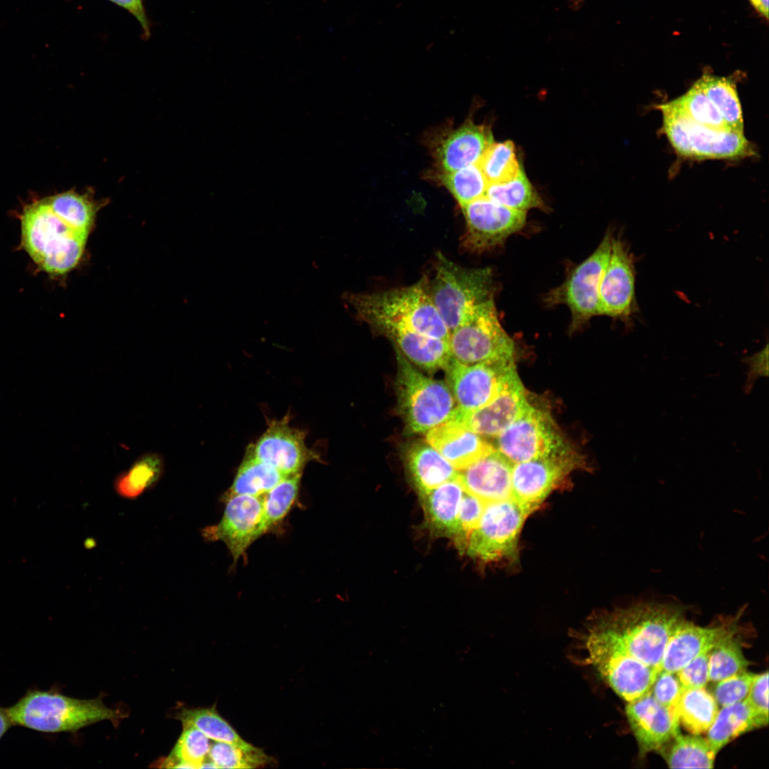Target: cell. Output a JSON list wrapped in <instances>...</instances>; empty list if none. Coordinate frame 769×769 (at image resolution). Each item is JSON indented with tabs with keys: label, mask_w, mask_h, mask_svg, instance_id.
Returning <instances> with one entry per match:
<instances>
[{
	"label": "cell",
	"mask_w": 769,
	"mask_h": 769,
	"mask_svg": "<svg viewBox=\"0 0 769 769\" xmlns=\"http://www.w3.org/2000/svg\"><path fill=\"white\" fill-rule=\"evenodd\" d=\"M684 620L679 607L655 602L597 612L570 632V660L622 654L660 671L667 642Z\"/></svg>",
	"instance_id": "cell-1"
},
{
	"label": "cell",
	"mask_w": 769,
	"mask_h": 769,
	"mask_svg": "<svg viewBox=\"0 0 769 769\" xmlns=\"http://www.w3.org/2000/svg\"><path fill=\"white\" fill-rule=\"evenodd\" d=\"M427 278L417 283L374 293H346L343 299L356 317L372 329L402 328L449 341L450 332L427 289Z\"/></svg>",
	"instance_id": "cell-2"
},
{
	"label": "cell",
	"mask_w": 769,
	"mask_h": 769,
	"mask_svg": "<svg viewBox=\"0 0 769 769\" xmlns=\"http://www.w3.org/2000/svg\"><path fill=\"white\" fill-rule=\"evenodd\" d=\"M6 711L14 725L46 733L75 732L104 720L117 725L125 716L101 699H78L56 689H29Z\"/></svg>",
	"instance_id": "cell-3"
},
{
	"label": "cell",
	"mask_w": 769,
	"mask_h": 769,
	"mask_svg": "<svg viewBox=\"0 0 769 769\" xmlns=\"http://www.w3.org/2000/svg\"><path fill=\"white\" fill-rule=\"evenodd\" d=\"M87 238L57 216L46 198L23 209L22 245L35 263L50 275L73 270L83 254Z\"/></svg>",
	"instance_id": "cell-4"
},
{
	"label": "cell",
	"mask_w": 769,
	"mask_h": 769,
	"mask_svg": "<svg viewBox=\"0 0 769 769\" xmlns=\"http://www.w3.org/2000/svg\"><path fill=\"white\" fill-rule=\"evenodd\" d=\"M395 350L396 393L399 411L407 431L425 433L447 422L456 407L449 386L426 376Z\"/></svg>",
	"instance_id": "cell-5"
},
{
	"label": "cell",
	"mask_w": 769,
	"mask_h": 769,
	"mask_svg": "<svg viewBox=\"0 0 769 769\" xmlns=\"http://www.w3.org/2000/svg\"><path fill=\"white\" fill-rule=\"evenodd\" d=\"M428 294L451 333L478 305L493 298L489 268L462 267L438 253Z\"/></svg>",
	"instance_id": "cell-6"
},
{
	"label": "cell",
	"mask_w": 769,
	"mask_h": 769,
	"mask_svg": "<svg viewBox=\"0 0 769 769\" xmlns=\"http://www.w3.org/2000/svg\"><path fill=\"white\" fill-rule=\"evenodd\" d=\"M663 130L676 152L683 157L704 159H738L753 155L743 132L717 129L694 122L669 102L659 105Z\"/></svg>",
	"instance_id": "cell-7"
},
{
	"label": "cell",
	"mask_w": 769,
	"mask_h": 769,
	"mask_svg": "<svg viewBox=\"0 0 769 769\" xmlns=\"http://www.w3.org/2000/svg\"><path fill=\"white\" fill-rule=\"evenodd\" d=\"M449 345L452 358L463 364L513 361L514 343L499 322L493 298L450 333Z\"/></svg>",
	"instance_id": "cell-8"
},
{
	"label": "cell",
	"mask_w": 769,
	"mask_h": 769,
	"mask_svg": "<svg viewBox=\"0 0 769 769\" xmlns=\"http://www.w3.org/2000/svg\"><path fill=\"white\" fill-rule=\"evenodd\" d=\"M529 516L513 498L486 503L465 551L483 563L517 560L520 533Z\"/></svg>",
	"instance_id": "cell-9"
},
{
	"label": "cell",
	"mask_w": 769,
	"mask_h": 769,
	"mask_svg": "<svg viewBox=\"0 0 769 769\" xmlns=\"http://www.w3.org/2000/svg\"><path fill=\"white\" fill-rule=\"evenodd\" d=\"M493 447L512 464L575 453L547 411L530 404L520 417L496 436Z\"/></svg>",
	"instance_id": "cell-10"
},
{
	"label": "cell",
	"mask_w": 769,
	"mask_h": 769,
	"mask_svg": "<svg viewBox=\"0 0 769 769\" xmlns=\"http://www.w3.org/2000/svg\"><path fill=\"white\" fill-rule=\"evenodd\" d=\"M613 234L608 231L595 251L579 264L560 286L550 291L545 302L564 304L571 313L570 330H575L598 315L600 281L610 256Z\"/></svg>",
	"instance_id": "cell-11"
},
{
	"label": "cell",
	"mask_w": 769,
	"mask_h": 769,
	"mask_svg": "<svg viewBox=\"0 0 769 769\" xmlns=\"http://www.w3.org/2000/svg\"><path fill=\"white\" fill-rule=\"evenodd\" d=\"M582 462L575 452L513 464L511 498L530 515L553 491L565 484L573 471L582 467Z\"/></svg>",
	"instance_id": "cell-12"
},
{
	"label": "cell",
	"mask_w": 769,
	"mask_h": 769,
	"mask_svg": "<svg viewBox=\"0 0 769 769\" xmlns=\"http://www.w3.org/2000/svg\"><path fill=\"white\" fill-rule=\"evenodd\" d=\"M466 228L462 247L473 253H483L501 245L525 225L526 211L512 209L486 196L461 206Z\"/></svg>",
	"instance_id": "cell-13"
},
{
	"label": "cell",
	"mask_w": 769,
	"mask_h": 769,
	"mask_svg": "<svg viewBox=\"0 0 769 769\" xmlns=\"http://www.w3.org/2000/svg\"><path fill=\"white\" fill-rule=\"evenodd\" d=\"M515 369L513 361L466 365L452 358L445 370L456 407L473 411L487 405Z\"/></svg>",
	"instance_id": "cell-14"
},
{
	"label": "cell",
	"mask_w": 769,
	"mask_h": 769,
	"mask_svg": "<svg viewBox=\"0 0 769 769\" xmlns=\"http://www.w3.org/2000/svg\"><path fill=\"white\" fill-rule=\"evenodd\" d=\"M636 310L634 257L624 242L614 236L600 283L598 315L627 319Z\"/></svg>",
	"instance_id": "cell-15"
},
{
	"label": "cell",
	"mask_w": 769,
	"mask_h": 769,
	"mask_svg": "<svg viewBox=\"0 0 769 769\" xmlns=\"http://www.w3.org/2000/svg\"><path fill=\"white\" fill-rule=\"evenodd\" d=\"M529 406L524 387L515 369L491 402L473 411H463L455 407L448 421L454 422L482 436L496 437L520 417Z\"/></svg>",
	"instance_id": "cell-16"
},
{
	"label": "cell",
	"mask_w": 769,
	"mask_h": 769,
	"mask_svg": "<svg viewBox=\"0 0 769 769\" xmlns=\"http://www.w3.org/2000/svg\"><path fill=\"white\" fill-rule=\"evenodd\" d=\"M264 495V494H263ZM263 495H234L226 497L221 520L202 530L206 540L222 541L236 563L256 538L261 523Z\"/></svg>",
	"instance_id": "cell-17"
},
{
	"label": "cell",
	"mask_w": 769,
	"mask_h": 769,
	"mask_svg": "<svg viewBox=\"0 0 769 769\" xmlns=\"http://www.w3.org/2000/svg\"><path fill=\"white\" fill-rule=\"evenodd\" d=\"M247 452L277 469L293 474L317 459L305 443V433L289 425L288 417L268 422V428Z\"/></svg>",
	"instance_id": "cell-18"
},
{
	"label": "cell",
	"mask_w": 769,
	"mask_h": 769,
	"mask_svg": "<svg viewBox=\"0 0 769 769\" xmlns=\"http://www.w3.org/2000/svg\"><path fill=\"white\" fill-rule=\"evenodd\" d=\"M626 716L643 755L658 751L679 733L678 712L658 702L650 691L628 702Z\"/></svg>",
	"instance_id": "cell-19"
},
{
	"label": "cell",
	"mask_w": 769,
	"mask_h": 769,
	"mask_svg": "<svg viewBox=\"0 0 769 769\" xmlns=\"http://www.w3.org/2000/svg\"><path fill=\"white\" fill-rule=\"evenodd\" d=\"M577 665L592 670L627 702L648 692L660 671L632 656L622 654L593 656Z\"/></svg>",
	"instance_id": "cell-20"
},
{
	"label": "cell",
	"mask_w": 769,
	"mask_h": 769,
	"mask_svg": "<svg viewBox=\"0 0 769 769\" xmlns=\"http://www.w3.org/2000/svg\"><path fill=\"white\" fill-rule=\"evenodd\" d=\"M736 632V619L724 621L713 627H699L684 619L667 642L660 671L676 673L693 659Z\"/></svg>",
	"instance_id": "cell-21"
},
{
	"label": "cell",
	"mask_w": 769,
	"mask_h": 769,
	"mask_svg": "<svg viewBox=\"0 0 769 769\" xmlns=\"http://www.w3.org/2000/svg\"><path fill=\"white\" fill-rule=\"evenodd\" d=\"M513 464L495 448L464 469L458 477L466 492L485 503L511 498Z\"/></svg>",
	"instance_id": "cell-22"
},
{
	"label": "cell",
	"mask_w": 769,
	"mask_h": 769,
	"mask_svg": "<svg viewBox=\"0 0 769 769\" xmlns=\"http://www.w3.org/2000/svg\"><path fill=\"white\" fill-rule=\"evenodd\" d=\"M493 143L490 128L466 122L447 132L438 142L434 157L443 172L478 164Z\"/></svg>",
	"instance_id": "cell-23"
},
{
	"label": "cell",
	"mask_w": 769,
	"mask_h": 769,
	"mask_svg": "<svg viewBox=\"0 0 769 769\" xmlns=\"http://www.w3.org/2000/svg\"><path fill=\"white\" fill-rule=\"evenodd\" d=\"M426 441L458 471L494 449L483 436L452 421L428 431Z\"/></svg>",
	"instance_id": "cell-24"
},
{
	"label": "cell",
	"mask_w": 769,
	"mask_h": 769,
	"mask_svg": "<svg viewBox=\"0 0 769 769\" xmlns=\"http://www.w3.org/2000/svg\"><path fill=\"white\" fill-rule=\"evenodd\" d=\"M374 330L388 338L395 350L421 369L445 370L452 359L449 341L402 328L380 326Z\"/></svg>",
	"instance_id": "cell-25"
},
{
	"label": "cell",
	"mask_w": 769,
	"mask_h": 769,
	"mask_svg": "<svg viewBox=\"0 0 769 769\" xmlns=\"http://www.w3.org/2000/svg\"><path fill=\"white\" fill-rule=\"evenodd\" d=\"M465 491L457 476L422 496L426 520L436 534L459 541V512Z\"/></svg>",
	"instance_id": "cell-26"
},
{
	"label": "cell",
	"mask_w": 769,
	"mask_h": 769,
	"mask_svg": "<svg viewBox=\"0 0 769 769\" xmlns=\"http://www.w3.org/2000/svg\"><path fill=\"white\" fill-rule=\"evenodd\" d=\"M405 462L420 496L459 475V471L427 441L410 445Z\"/></svg>",
	"instance_id": "cell-27"
},
{
	"label": "cell",
	"mask_w": 769,
	"mask_h": 769,
	"mask_svg": "<svg viewBox=\"0 0 769 769\" xmlns=\"http://www.w3.org/2000/svg\"><path fill=\"white\" fill-rule=\"evenodd\" d=\"M746 698L738 703L722 706L718 710L706 738L713 750L718 752L740 735L768 724Z\"/></svg>",
	"instance_id": "cell-28"
},
{
	"label": "cell",
	"mask_w": 769,
	"mask_h": 769,
	"mask_svg": "<svg viewBox=\"0 0 769 769\" xmlns=\"http://www.w3.org/2000/svg\"><path fill=\"white\" fill-rule=\"evenodd\" d=\"M164 471V459L157 452H147L139 456L114 481V488L121 497L135 499L152 488Z\"/></svg>",
	"instance_id": "cell-29"
},
{
	"label": "cell",
	"mask_w": 769,
	"mask_h": 769,
	"mask_svg": "<svg viewBox=\"0 0 769 769\" xmlns=\"http://www.w3.org/2000/svg\"><path fill=\"white\" fill-rule=\"evenodd\" d=\"M658 752L671 768H712L717 754L706 738L680 733Z\"/></svg>",
	"instance_id": "cell-30"
},
{
	"label": "cell",
	"mask_w": 769,
	"mask_h": 769,
	"mask_svg": "<svg viewBox=\"0 0 769 769\" xmlns=\"http://www.w3.org/2000/svg\"><path fill=\"white\" fill-rule=\"evenodd\" d=\"M289 475L246 451L225 497L263 495Z\"/></svg>",
	"instance_id": "cell-31"
},
{
	"label": "cell",
	"mask_w": 769,
	"mask_h": 769,
	"mask_svg": "<svg viewBox=\"0 0 769 769\" xmlns=\"http://www.w3.org/2000/svg\"><path fill=\"white\" fill-rule=\"evenodd\" d=\"M714 696L705 687L687 688L678 703L679 722L693 735L708 731L718 711Z\"/></svg>",
	"instance_id": "cell-32"
},
{
	"label": "cell",
	"mask_w": 769,
	"mask_h": 769,
	"mask_svg": "<svg viewBox=\"0 0 769 769\" xmlns=\"http://www.w3.org/2000/svg\"><path fill=\"white\" fill-rule=\"evenodd\" d=\"M176 718L182 723V726H194L214 741L231 743L248 751L259 749L241 738L218 713L215 706L197 708L183 707L176 713Z\"/></svg>",
	"instance_id": "cell-33"
},
{
	"label": "cell",
	"mask_w": 769,
	"mask_h": 769,
	"mask_svg": "<svg viewBox=\"0 0 769 769\" xmlns=\"http://www.w3.org/2000/svg\"><path fill=\"white\" fill-rule=\"evenodd\" d=\"M54 213L75 231L88 236L100 208L88 194L74 190L46 198Z\"/></svg>",
	"instance_id": "cell-34"
},
{
	"label": "cell",
	"mask_w": 769,
	"mask_h": 769,
	"mask_svg": "<svg viewBox=\"0 0 769 769\" xmlns=\"http://www.w3.org/2000/svg\"><path fill=\"white\" fill-rule=\"evenodd\" d=\"M696 83L732 130L743 132L742 109L736 85L728 78L704 74Z\"/></svg>",
	"instance_id": "cell-35"
},
{
	"label": "cell",
	"mask_w": 769,
	"mask_h": 769,
	"mask_svg": "<svg viewBox=\"0 0 769 769\" xmlns=\"http://www.w3.org/2000/svg\"><path fill=\"white\" fill-rule=\"evenodd\" d=\"M301 472L289 475L263 495V505L257 536L267 532L288 513L298 496Z\"/></svg>",
	"instance_id": "cell-36"
},
{
	"label": "cell",
	"mask_w": 769,
	"mask_h": 769,
	"mask_svg": "<svg viewBox=\"0 0 769 769\" xmlns=\"http://www.w3.org/2000/svg\"><path fill=\"white\" fill-rule=\"evenodd\" d=\"M485 196L501 205L519 211H526L543 206L540 197L523 169L508 182L488 184Z\"/></svg>",
	"instance_id": "cell-37"
},
{
	"label": "cell",
	"mask_w": 769,
	"mask_h": 769,
	"mask_svg": "<svg viewBox=\"0 0 769 769\" xmlns=\"http://www.w3.org/2000/svg\"><path fill=\"white\" fill-rule=\"evenodd\" d=\"M209 738L194 726H183V731L163 767L200 768L210 749Z\"/></svg>",
	"instance_id": "cell-38"
},
{
	"label": "cell",
	"mask_w": 769,
	"mask_h": 769,
	"mask_svg": "<svg viewBox=\"0 0 769 769\" xmlns=\"http://www.w3.org/2000/svg\"><path fill=\"white\" fill-rule=\"evenodd\" d=\"M488 184L508 182L523 169L513 142L493 143L478 163Z\"/></svg>",
	"instance_id": "cell-39"
},
{
	"label": "cell",
	"mask_w": 769,
	"mask_h": 769,
	"mask_svg": "<svg viewBox=\"0 0 769 769\" xmlns=\"http://www.w3.org/2000/svg\"><path fill=\"white\" fill-rule=\"evenodd\" d=\"M735 635L724 638L710 650L709 681L717 682L746 671L750 663L745 658L741 644L735 639Z\"/></svg>",
	"instance_id": "cell-40"
},
{
	"label": "cell",
	"mask_w": 769,
	"mask_h": 769,
	"mask_svg": "<svg viewBox=\"0 0 769 769\" xmlns=\"http://www.w3.org/2000/svg\"><path fill=\"white\" fill-rule=\"evenodd\" d=\"M669 103L694 122L717 129L730 128L696 82Z\"/></svg>",
	"instance_id": "cell-41"
},
{
	"label": "cell",
	"mask_w": 769,
	"mask_h": 769,
	"mask_svg": "<svg viewBox=\"0 0 769 769\" xmlns=\"http://www.w3.org/2000/svg\"><path fill=\"white\" fill-rule=\"evenodd\" d=\"M441 179L461 207L485 196L488 185L478 164L442 172Z\"/></svg>",
	"instance_id": "cell-42"
},
{
	"label": "cell",
	"mask_w": 769,
	"mask_h": 769,
	"mask_svg": "<svg viewBox=\"0 0 769 769\" xmlns=\"http://www.w3.org/2000/svg\"><path fill=\"white\" fill-rule=\"evenodd\" d=\"M208 758L217 768H254L267 763L269 759L261 749L248 751L220 741L211 744Z\"/></svg>",
	"instance_id": "cell-43"
},
{
	"label": "cell",
	"mask_w": 769,
	"mask_h": 769,
	"mask_svg": "<svg viewBox=\"0 0 769 769\" xmlns=\"http://www.w3.org/2000/svg\"><path fill=\"white\" fill-rule=\"evenodd\" d=\"M755 674L744 671L717 681L713 696L718 705L726 706L744 700Z\"/></svg>",
	"instance_id": "cell-44"
},
{
	"label": "cell",
	"mask_w": 769,
	"mask_h": 769,
	"mask_svg": "<svg viewBox=\"0 0 769 769\" xmlns=\"http://www.w3.org/2000/svg\"><path fill=\"white\" fill-rule=\"evenodd\" d=\"M486 503L479 498L464 492L459 512V541L458 547L465 550L468 538L476 526Z\"/></svg>",
	"instance_id": "cell-45"
},
{
	"label": "cell",
	"mask_w": 769,
	"mask_h": 769,
	"mask_svg": "<svg viewBox=\"0 0 769 769\" xmlns=\"http://www.w3.org/2000/svg\"><path fill=\"white\" fill-rule=\"evenodd\" d=\"M684 689L676 673L660 671L649 691L658 702L678 712L677 706Z\"/></svg>",
	"instance_id": "cell-46"
},
{
	"label": "cell",
	"mask_w": 769,
	"mask_h": 769,
	"mask_svg": "<svg viewBox=\"0 0 769 769\" xmlns=\"http://www.w3.org/2000/svg\"><path fill=\"white\" fill-rule=\"evenodd\" d=\"M709 654H699L676 673L684 689L705 687L709 681Z\"/></svg>",
	"instance_id": "cell-47"
},
{
	"label": "cell",
	"mask_w": 769,
	"mask_h": 769,
	"mask_svg": "<svg viewBox=\"0 0 769 769\" xmlns=\"http://www.w3.org/2000/svg\"><path fill=\"white\" fill-rule=\"evenodd\" d=\"M754 709L768 721V673L755 674L746 697Z\"/></svg>",
	"instance_id": "cell-48"
},
{
	"label": "cell",
	"mask_w": 769,
	"mask_h": 769,
	"mask_svg": "<svg viewBox=\"0 0 769 769\" xmlns=\"http://www.w3.org/2000/svg\"><path fill=\"white\" fill-rule=\"evenodd\" d=\"M743 361L748 365L746 384L743 387L745 392L750 393L755 380L760 377L768 375V345L752 356L746 357Z\"/></svg>",
	"instance_id": "cell-49"
},
{
	"label": "cell",
	"mask_w": 769,
	"mask_h": 769,
	"mask_svg": "<svg viewBox=\"0 0 769 769\" xmlns=\"http://www.w3.org/2000/svg\"><path fill=\"white\" fill-rule=\"evenodd\" d=\"M125 9L139 22L144 40L149 39L151 34L150 21L147 16L142 0H108Z\"/></svg>",
	"instance_id": "cell-50"
},
{
	"label": "cell",
	"mask_w": 769,
	"mask_h": 769,
	"mask_svg": "<svg viewBox=\"0 0 769 769\" xmlns=\"http://www.w3.org/2000/svg\"><path fill=\"white\" fill-rule=\"evenodd\" d=\"M12 726L14 723L7 713L6 708L0 707V739Z\"/></svg>",
	"instance_id": "cell-51"
},
{
	"label": "cell",
	"mask_w": 769,
	"mask_h": 769,
	"mask_svg": "<svg viewBox=\"0 0 769 769\" xmlns=\"http://www.w3.org/2000/svg\"><path fill=\"white\" fill-rule=\"evenodd\" d=\"M755 10L763 17L768 19V0H748Z\"/></svg>",
	"instance_id": "cell-52"
},
{
	"label": "cell",
	"mask_w": 769,
	"mask_h": 769,
	"mask_svg": "<svg viewBox=\"0 0 769 769\" xmlns=\"http://www.w3.org/2000/svg\"><path fill=\"white\" fill-rule=\"evenodd\" d=\"M581 1H582V0H577V1H579V2H580Z\"/></svg>",
	"instance_id": "cell-53"
}]
</instances>
